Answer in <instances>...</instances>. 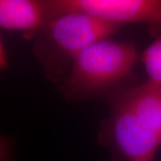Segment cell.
I'll list each match as a JSON object with an SVG mask.
<instances>
[{
    "label": "cell",
    "mask_w": 161,
    "mask_h": 161,
    "mask_svg": "<svg viewBox=\"0 0 161 161\" xmlns=\"http://www.w3.org/2000/svg\"><path fill=\"white\" fill-rule=\"evenodd\" d=\"M119 26L85 13H66L48 20L37 31L34 53L48 77L64 80L80 53L98 41L109 39Z\"/></svg>",
    "instance_id": "obj_2"
},
{
    "label": "cell",
    "mask_w": 161,
    "mask_h": 161,
    "mask_svg": "<svg viewBox=\"0 0 161 161\" xmlns=\"http://www.w3.org/2000/svg\"><path fill=\"white\" fill-rule=\"evenodd\" d=\"M115 161H153L161 144V87L146 82L125 92L104 126Z\"/></svg>",
    "instance_id": "obj_1"
},
{
    "label": "cell",
    "mask_w": 161,
    "mask_h": 161,
    "mask_svg": "<svg viewBox=\"0 0 161 161\" xmlns=\"http://www.w3.org/2000/svg\"><path fill=\"white\" fill-rule=\"evenodd\" d=\"M142 60L148 76L147 82L161 87V31L142 53Z\"/></svg>",
    "instance_id": "obj_6"
},
{
    "label": "cell",
    "mask_w": 161,
    "mask_h": 161,
    "mask_svg": "<svg viewBox=\"0 0 161 161\" xmlns=\"http://www.w3.org/2000/svg\"><path fill=\"white\" fill-rule=\"evenodd\" d=\"M45 6L47 20L80 12L117 25L146 23L161 31V0H52Z\"/></svg>",
    "instance_id": "obj_4"
},
{
    "label": "cell",
    "mask_w": 161,
    "mask_h": 161,
    "mask_svg": "<svg viewBox=\"0 0 161 161\" xmlns=\"http://www.w3.org/2000/svg\"><path fill=\"white\" fill-rule=\"evenodd\" d=\"M47 22L45 2L34 0H1L0 25L13 31H40Z\"/></svg>",
    "instance_id": "obj_5"
},
{
    "label": "cell",
    "mask_w": 161,
    "mask_h": 161,
    "mask_svg": "<svg viewBox=\"0 0 161 161\" xmlns=\"http://www.w3.org/2000/svg\"><path fill=\"white\" fill-rule=\"evenodd\" d=\"M137 57L127 43L106 39L92 44L74 60L62 85L64 96L78 99L104 92L131 73Z\"/></svg>",
    "instance_id": "obj_3"
}]
</instances>
